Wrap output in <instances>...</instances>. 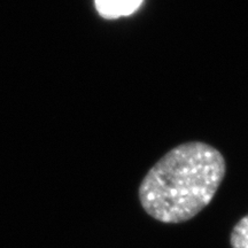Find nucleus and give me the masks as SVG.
Listing matches in <instances>:
<instances>
[{"mask_svg":"<svg viewBox=\"0 0 248 248\" xmlns=\"http://www.w3.org/2000/svg\"><path fill=\"white\" fill-rule=\"evenodd\" d=\"M230 245L232 248H248V215L235 223L230 234Z\"/></svg>","mask_w":248,"mask_h":248,"instance_id":"3","label":"nucleus"},{"mask_svg":"<svg viewBox=\"0 0 248 248\" xmlns=\"http://www.w3.org/2000/svg\"><path fill=\"white\" fill-rule=\"evenodd\" d=\"M226 175V161L212 145L188 141L173 147L139 185L142 209L166 224L190 221L212 202Z\"/></svg>","mask_w":248,"mask_h":248,"instance_id":"1","label":"nucleus"},{"mask_svg":"<svg viewBox=\"0 0 248 248\" xmlns=\"http://www.w3.org/2000/svg\"><path fill=\"white\" fill-rule=\"evenodd\" d=\"M142 0H95V7L105 18H117L132 14Z\"/></svg>","mask_w":248,"mask_h":248,"instance_id":"2","label":"nucleus"}]
</instances>
